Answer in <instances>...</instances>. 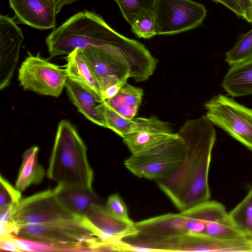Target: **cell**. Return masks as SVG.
<instances>
[{"label":"cell","instance_id":"ac0fdd59","mask_svg":"<svg viewBox=\"0 0 252 252\" xmlns=\"http://www.w3.org/2000/svg\"><path fill=\"white\" fill-rule=\"evenodd\" d=\"M66 61L65 69L68 78L79 84L102 99L100 85L77 49L67 55Z\"/></svg>","mask_w":252,"mask_h":252},{"label":"cell","instance_id":"1f68e13d","mask_svg":"<svg viewBox=\"0 0 252 252\" xmlns=\"http://www.w3.org/2000/svg\"></svg>","mask_w":252,"mask_h":252},{"label":"cell","instance_id":"44dd1931","mask_svg":"<svg viewBox=\"0 0 252 252\" xmlns=\"http://www.w3.org/2000/svg\"><path fill=\"white\" fill-rule=\"evenodd\" d=\"M229 215L236 227L245 235L252 238V188Z\"/></svg>","mask_w":252,"mask_h":252},{"label":"cell","instance_id":"4dcf8cb0","mask_svg":"<svg viewBox=\"0 0 252 252\" xmlns=\"http://www.w3.org/2000/svg\"><path fill=\"white\" fill-rule=\"evenodd\" d=\"M57 14L59 13L62 8L65 5L71 4L78 0H55Z\"/></svg>","mask_w":252,"mask_h":252},{"label":"cell","instance_id":"7a4b0ae2","mask_svg":"<svg viewBox=\"0 0 252 252\" xmlns=\"http://www.w3.org/2000/svg\"><path fill=\"white\" fill-rule=\"evenodd\" d=\"M129 39L114 30L99 15L85 10L53 30L46 43L50 56L55 57L91 46H119Z\"/></svg>","mask_w":252,"mask_h":252},{"label":"cell","instance_id":"3957f363","mask_svg":"<svg viewBox=\"0 0 252 252\" xmlns=\"http://www.w3.org/2000/svg\"><path fill=\"white\" fill-rule=\"evenodd\" d=\"M47 176L58 185L92 188L94 172L88 160L86 146L66 120L58 125Z\"/></svg>","mask_w":252,"mask_h":252},{"label":"cell","instance_id":"52a82bcc","mask_svg":"<svg viewBox=\"0 0 252 252\" xmlns=\"http://www.w3.org/2000/svg\"><path fill=\"white\" fill-rule=\"evenodd\" d=\"M157 35H172L199 27L205 6L192 0H156L153 9Z\"/></svg>","mask_w":252,"mask_h":252},{"label":"cell","instance_id":"83f0119b","mask_svg":"<svg viewBox=\"0 0 252 252\" xmlns=\"http://www.w3.org/2000/svg\"><path fill=\"white\" fill-rule=\"evenodd\" d=\"M216 3H220L236 14L238 16L244 19L243 12L236 0H211Z\"/></svg>","mask_w":252,"mask_h":252},{"label":"cell","instance_id":"30bf717a","mask_svg":"<svg viewBox=\"0 0 252 252\" xmlns=\"http://www.w3.org/2000/svg\"><path fill=\"white\" fill-rule=\"evenodd\" d=\"M194 222L193 233L223 239L249 237L234 225L224 206L208 200L186 209Z\"/></svg>","mask_w":252,"mask_h":252},{"label":"cell","instance_id":"8fae6325","mask_svg":"<svg viewBox=\"0 0 252 252\" xmlns=\"http://www.w3.org/2000/svg\"><path fill=\"white\" fill-rule=\"evenodd\" d=\"M21 30L7 15L0 16V89L10 84L16 67L21 44L24 41Z\"/></svg>","mask_w":252,"mask_h":252},{"label":"cell","instance_id":"6da1fadb","mask_svg":"<svg viewBox=\"0 0 252 252\" xmlns=\"http://www.w3.org/2000/svg\"><path fill=\"white\" fill-rule=\"evenodd\" d=\"M178 133L186 142L185 159L173 175L157 182L175 206L182 211L210 200L208 175L216 131L204 115L188 120Z\"/></svg>","mask_w":252,"mask_h":252},{"label":"cell","instance_id":"2e32d148","mask_svg":"<svg viewBox=\"0 0 252 252\" xmlns=\"http://www.w3.org/2000/svg\"><path fill=\"white\" fill-rule=\"evenodd\" d=\"M54 189L61 204L78 217H84L93 205L102 204L93 188L58 185Z\"/></svg>","mask_w":252,"mask_h":252},{"label":"cell","instance_id":"9a60e30c","mask_svg":"<svg viewBox=\"0 0 252 252\" xmlns=\"http://www.w3.org/2000/svg\"><path fill=\"white\" fill-rule=\"evenodd\" d=\"M68 95L78 110L93 123L107 128L103 99L79 84L67 78Z\"/></svg>","mask_w":252,"mask_h":252},{"label":"cell","instance_id":"f1b7e54d","mask_svg":"<svg viewBox=\"0 0 252 252\" xmlns=\"http://www.w3.org/2000/svg\"><path fill=\"white\" fill-rule=\"evenodd\" d=\"M126 83L127 82H120L105 90L102 93L103 101H106L115 96Z\"/></svg>","mask_w":252,"mask_h":252},{"label":"cell","instance_id":"d4e9b609","mask_svg":"<svg viewBox=\"0 0 252 252\" xmlns=\"http://www.w3.org/2000/svg\"><path fill=\"white\" fill-rule=\"evenodd\" d=\"M104 114L107 128L111 129L122 138L131 130L134 125L132 120L124 118L105 102Z\"/></svg>","mask_w":252,"mask_h":252},{"label":"cell","instance_id":"4316f807","mask_svg":"<svg viewBox=\"0 0 252 252\" xmlns=\"http://www.w3.org/2000/svg\"><path fill=\"white\" fill-rule=\"evenodd\" d=\"M21 199V191L0 175V208L11 204L16 206Z\"/></svg>","mask_w":252,"mask_h":252},{"label":"cell","instance_id":"f546056e","mask_svg":"<svg viewBox=\"0 0 252 252\" xmlns=\"http://www.w3.org/2000/svg\"><path fill=\"white\" fill-rule=\"evenodd\" d=\"M242 9L244 20L252 23V0H236Z\"/></svg>","mask_w":252,"mask_h":252},{"label":"cell","instance_id":"4fadbf2b","mask_svg":"<svg viewBox=\"0 0 252 252\" xmlns=\"http://www.w3.org/2000/svg\"><path fill=\"white\" fill-rule=\"evenodd\" d=\"M173 133L169 123L156 116L134 118L130 132L123 138V141L131 154L146 151Z\"/></svg>","mask_w":252,"mask_h":252},{"label":"cell","instance_id":"9c48e42d","mask_svg":"<svg viewBox=\"0 0 252 252\" xmlns=\"http://www.w3.org/2000/svg\"><path fill=\"white\" fill-rule=\"evenodd\" d=\"M77 217H79L70 213L61 204L54 189H50L21 199L14 206L10 220L17 227Z\"/></svg>","mask_w":252,"mask_h":252},{"label":"cell","instance_id":"ba28073f","mask_svg":"<svg viewBox=\"0 0 252 252\" xmlns=\"http://www.w3.org/2000/svg\"><path fill=\"white\" fill-rule=\"evenodd\" d=\"M68 78L66 69L41 58L29 54L19 69L18 80L26 90L40 94L59 96Z\"/></svg>","mask_w":252,"mask_h":252},{"label":"cell","instance_id":"277c9868","mask_svg":"<svg viewBox=\"0 0 252 252\" xmlns=\"http://www.w3.org/2000/svg\"><path fill=\"white\" fill-rule=\"evenodd\" d=\"M13 235L55 250L105 251L106 249L105 243L84 217L17 226Z\"/></svg>","mask_w":252,"mask_h":252},{"label":"cell","instance_id":"e0dca14e","mask_svg":"<svg viewBox=\"0 0 252 252\" xmlns=\"http://www.w3.org/2000/svg\"><path fill=\"white\" fill-rule=\"evenodd\" d=\"M221 86L231 96L252 94V58L231 65L221 82Z\"/></svg>","mask_w":252,"mask_h":252},{"label":"cell","instance_id":"ffe728a7","mask_svg":"<svg viewBox=\"0 0 252 252\" xmlns=\"http://www.w3.org/2000/svg\"><path fill=\"white\" fill-rule=\"evenodd\" d=\"M39 148L31 147L23 154V159L15 187L22 191L32 185L39 184L43 179L44 170L37 159Z\"/></svg>","mask_w":252,"mask_h":252},{"label":"cell","instance_id":"d6986e66","mask_svg":"<svg viewBox=\"0 0 252 252\" xmlns=\"http://www.w3.org/2000/svg\"><path fill=\"white\" fill-rule=\"evenodd\" d=\"M143 96L141 88L126 83L115 96L105 102L122 116L132 120L137 113Z\"/></svg>","mask_w":252,"mask_h":252},{"label":"cell","instance_id":"cb8c5ba5","mask_svg":"<svg viewBox=\"0 0 252 252\" xmlns=\"http://www.w3.org/2000/svg\"><path fill=\"white\" fill-rule=\"evenodd\" d=\"M130 25L131 32L138 38L150 39L157 35L153 10L147 11L135 18Z\"/></svg>","mask_w":252,"mask_h":252},{"label":"cell","instance_id":"7c38bea8","mask_svg":"<svg viewBox=\"0 0 252 252\" xmlns=\"http://www.w3.org/2000/svg\"><path fill=\"white\" fill-rule=\"evenodd\" d=\"M84 217L104 243L117 247L120 251H122L123 239L137 234L134 223L129 224L115 218L102 204L92 206Z\"/></svg>","mask_w":252,"mask_h":252},{"label":"cell","instance_id":"484cf974","mask_svg":"<svg viewBox=\"0 0 252 252\" xmlns=\"http://www.w3.org/2000/svg\"><path fill=\"white\" fill-rule=\"evenodd\" d=\"M104 207L106 211L115 218L129 224L134 223L129 217L126 203L118 194L110 195Z\"/></svg>","mask_w":252,"mask_h":252},{"label":"cell","instance_id":"7402d4cb","mask_svg":"<svg viewBox=\"0 0 252 252\" xmlns=\"http://www.w3.org/2000/svg\"><path fill=\"white\" fill-rule=\"evenodd\" d=\"M252 58V29L244 34L225 54V61L229 65Z\"/></svg>","mask_w":252,"mask_h":252},{"label":"cell","instance_id":"5b68a950","mask_svg":"<svg viewBox=\"0 0 252 252\" xmlns=\"http://www.w3.org/2000/svg\"><path fill=\"white\" fill-rule=\"evenodd\" d=\"M186 151L184 138L178 132H173L153 147L131 154L124 161V164L138 177L157 182L170 177L179 169Z\"/></svg>","mask_w":252,"mask_h":252},{"label":"cell","instance_id":"8992f818","mask_svg":"<svg viewBox=\"0 0 252 252\" xmlns=\"http://www.w3.org/2000/svg\"><path fill=\"white\" fill-rule=\"evenodd\" d=\"M206 117L214 125L252 151V109L219 94L205 105Z\"/></svg>","mask_w":252,"mask_h":252},{"label":"cell","instance_id":"603a6c76","mask_svg":"<svg viewBox=\"0 0 252 252\" xmlns=\"http://www.w3.org/2000/svg\"><path fill=\"white\" fill-rule=\"evenodd\" d=\"M123 18L130 25L133 19L153 10L156 0H114Z\"/></svg>","mask_w":252,"mask_h":252},{"label":"cell","instance_id":"5bb4252c","mask_svg":"<svg viewBox=\"0 0 252 252\" xmlns=\"http://www.w3.org/2000/svg\"><path fill=\"white\" fill-rule=\"evenodd\" d=\"M10 8L20 23L38 30H47L56 26L55 0H8Z\"/></svg>","mask_w":252,"mask_h":252}]
</instances>
